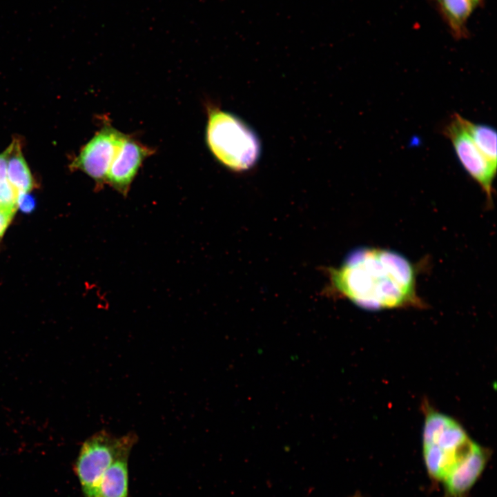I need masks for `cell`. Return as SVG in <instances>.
Returning a JSON list of instances; mask_svg holds the SVG:
<instances>
[{
  "label": "cell",
  "mask_w": 497,
  "mask_h": 497,
  "mask_svg": "<svg viewBox=\"0 0 497 497\" xmlns=\"http://www.w3.org/2000/svg\"><path fill=\"white\" fill-rule=\"evenodd\" d=\"M334 293L359 307L378 311L422 304L417 291V270L403 255L387 248L353 251L329 271Z\"/></svg>",
  "instance_id": "cell-1"
},
{
  "label": "cell",
  "mask_w": 497,
  "mask_h": 497,
  "mask_svg": "<svg viewBox=\"0 0 497 497\" xmlns=\"http://www.w3.org/2000/svg\"><path fill=\"white\" fill-rule=\"evenodd\" d=\"M206 141L215 159L233 171L251 169L260 155L254 131L237 116L216 107L208 108Z\"/></svg>",
  "instance_id": "cell-2"
},
{
  "label": "cell",
  "mask_w": 497,
  "mask_h": 497,
  "mask_svg": "<svg viewBox=\"0 0 497 497\" xmlns=\"http://www.w3.org/2000/svg\"><path fill=\"white\" fill-rule=\"evenodd\" d=\"M478 445L451 417L436 411L427 414L422 434L423 458L432 478L443 481Z\"/></svg>",
  "instance_id": "cell-3"
},
{
  "label": "cell",
  "mask_w": 497,
  "mask_h": 497,
  "mask_svg": "<svg viewBox=\"0 0 497 497\" xmlns=\"http://www.w3.org/2000/svg\"><path fill=\"white\" fill-rule=\"evenodd\" d=\"M137 441L134 432L116 437L101 430L84 442L75 469L85 497H98L99 485L105 471L119 456L130 452Z\"/></svg>",
  "instance_id": "cell-4"
},
{
  "label": "cell",
  "mask_w": 497,
  "mask_h": 497,
  "mask_svg": "<svg viewBox=\"0 0 497 497\" xmlns=\"http://www.w3.org/2000/svg\"><path fill=\"white\" fill-rule=\"evenodd\" d=\"M443 133L450 140L465 170L485 193L487 204H492L493 183L497 166L491 163L474 144L464 126L463 117L454 114Z\"/></svg>",
  "instance_id": "cell-5"
},
{
  "label": "cell",
  "mask_w": 497,
  "mask_h": 497,
  "mask_svg": "<svg viewBox=\"0 0 497 497\" xmlns=\"http://www.w3.org/2000/svg\"><path fill=\"white\" fill-rule=\"evenodd\" d=\"M126 135L110 124H105L82 148L71 167L90 177L96 188H102L110 166Z\"/></svg>",
  "instance_id": "cell-6"
},
{
  "label": "cell",
  "mask_w": 497,
  "mask_h": 497,
  "mask_svg": "<svg viewBox=\"0 0 497 497\" xmlns=\"http://www.w3.org/2000/svg\"><path fill=\"white\" fill-rule=\"evenodd\" d=\"M154 150L126 135L108 170L106 183L126 195L144 160Z\"/></svg>",
  "instance_id": "cell-7"
},
{
  "label": "cell",
  "mask_w": 497,
  "mask_h": 497,
  "mask_svg": "<svg viewBox=\"0 0 497 497\" xmlns=\"http://www.w3.org/2000/svg\"><path fill=\"white\" fill-rule=\"evenodd\" d=\"M488 459L487 449L478 445L467 459L443 480L447 494L451 497H463L482 474Z\"/></svg>",
  "instance_id": "cell-8"
},
{
  "label": "cell",
  "mask_w": 497,
  "mask_h": 497,
  "mask_svg": "<svg viewBox=\"0 0 497 497\" xmlns=\"http://www.w3.org/2000/svg\"><path fill=\"white\" fill-rule=\"evenodd\" d=\"M126 452L117 458L104 473L98 487V497H129L128 457Z\"/></svg>",
  "instance_id": "cell-9"
},
{
  "label": "cell",
  "mask_w": 497,
  "mask_h": 497,
  "mask_svg": "<svg viewBox=\"0 0 497 497\" xmlns=\"http://www.w3.org/2000/svg\"><path fill=\"white\" fill-rule=\"evenodd\" d=\"M8 150L7 179L19 193H28L35 186V181L23 157L21 143L14 139Z\"/></svg>",
  "instance_id": "cell-10"
},
{
  "label": "cell",
  "mask_w": 497,
  "mask_h": 497,
  "mask_svg": "<svg viewBox=\"0 0 497 497\" xmlns=\"http://www.w3.org/2000/svg\"><path fill=\"white\" fill-rule=\"evenodd\" d=\"M454 35L458 38L466 34L467 21L476 5L471 0H437Z\"/></svg>",
  "instance_id": "cell-11"
},
{
  "label": "cell",
  "mask_w": 497,
  "mask_h": 497,
  "mask_svg": "<svg viewBox=\"0 0 497 497\" xmlns=\"http://www.w3.org/2000/svg\"><path fill=\"white\" fill-rule=\"evenodd\" d=\"M464 126L480 152L497 166L496 132L489 126L476 124L463 117Z\"/></svg>",
  "instance_id": "cell-12"
},
{
  "label": "cell",
  "mask_w": 497,
  "mask_h": 497,
  "mask_svg": "<svg viewBox=\"0 0 497 497\" xmlns=\"http://www.w3.org/2000/svg\"><path fill=\"white\" fill-rule=\"evenodd\" d=\"M18 194L8 179L0 182V208L16 212Z\"/></svg>",
  "instance_id": "cell-13"
},
{
  "label": "cell",
  "mask_w": 497,
  "mask_h": 497,
  "mask_svg": "<svg viewBox=\"0 0 497 497\" xmlns=\"http://www.w3.org/2000/svg\"><path fill=\"white\" fill-rule=\"evenodd\" d=\"M36 206V202L32 195L28 193H19L17 197V207L23 212L30 213Z\"/></svg>",
  "instance_id": "cell-14"
},
{
  "label": "cell",
  "mask_w": 497,
  "mask_h": 497,
  "mask_svg": "<svg viewBox=\"0 0 497 497\" xmlns=\"http://www.w3.org/2000/svg\"><path fill=\"white\" fill-rule=\"evenodd\" d=\"M15 212L0 208V238L10 224Z\"/></svg>",
  "instance_id": "cell-15"
},
{
  "label": "cell",
  "mask_w": 497,
  "mask_h": 497,
  "mask_svg": "<svg viewBox=\"0 0 497 497\" xmlns=\"http://www.w3.org/2000/svg\"><path fill=\"white\" fill-rule=\"evenodd\" d=\"M8 150L0 153V182L7 179Z\"/></svg>",
  "instance_id": "cell-16"
},
{
  "label": "cell",
  "mask_w": 497,
  "mask_h": 497,
  "mask_svg": "<svg viewBox=\"0 0 497 497\" xmlns=\"http://www.w3.org/2000/svg\"><path fill=\"white\" fill-rule=\"evenodd\" d=\"M475 4L478 3L480 0H471Z\"/></svg>",
  "instance_id": "cell-17"
},
{
  "label": "cell",
  "mask_w": 497,
  "mask_h": 497,
  "mask_svg": "<svg viewBox=\"0 0 497 497\" xmlns=\"http://www.w3.org/2000/svg\"><path fill=\"white\" fill-rule=\"evenodd\" d=\"M353 497H361V496H360L359 494H355V496H353Z\"/></svg>",
  "instance_id": "cell-18"
}]
</instances>
